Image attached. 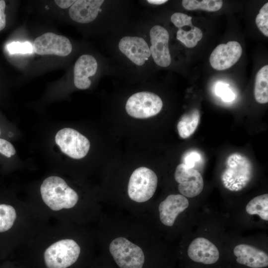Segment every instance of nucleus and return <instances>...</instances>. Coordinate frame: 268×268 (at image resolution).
<instances>
[{"label": "nucleus", "instance_id": "nucleus-8", "mask_svg": "<svg viewBox=\"0 0 268 268\" xmlns=\"http://www.w3.org/2000/svg\"><path fill=\"white\" fill-rule=\"evenodd\" d=\"M55 141L63 153L73 159L83 158L90 148L87 138L71 128L60 130L55 136Z\"/></svg>", "mask_w": 268, "mask_h": 268}, {"label": "nucleus", "instance_id": "nucleus-15", "mask_svg": "<svg viewBox=\"0 0 268 268\" xmlns=\"http://www.w3.org/2000/svg\"><path fill=\"white\" fill-rule=\"evenodd\" d=\"M188 255L193 261L206 265L216 263L219 257L217 247L202 237L197 238L191 242L188 249Z\"/></svg>", "mask_w": 268, "mask_h": 268}, {"label": "nucleus", "instance_id": "nucleus-22", "mask_svg": "<svg viewBox=\"0 0 268 268\" xmlns=\"http://www.w3.org/2000/svg\"><path fill=\"white\" fill-rule=\"evenodd\" d=\"M246 212L251 215L257 214L264 220H268V194L255 197L246 206Z\"/></svg>", "mask_w": 268, "mask_h": 268}, {"label": "nucleus", "instance_id": "nucleus-3", "mask_svg": "<svg viewBox=\"0 0 268 268\" xmlns=\"http://www.w3.org/2000/svg\"><path fill=\"white\" fill-rule=\"evenodd\" d=\"M79 201L78 194L64 179L50 176L42 181L37 196L27 202L49 221L70 223L75 218Z\"/></svg>", "mask_w": 268, "mask_h": 268}, {"label": "nucleus", "instance_id": "nucleus-29", "mask_svg": "<svg viewBox=\"0 0 268 268\" xmlns=\"http://www.w3.org/2000/svg\"><path fill=\"white\" fill-rule=\"evenodd\" d=\"M5 2L0 0V31L2 30L6 25L5 15L4 14Z\"/></svg>", "mask_w": 268, "mask_h": 268}, {"label": "nucleus", "instance_id": "nucleus-1", "mask_svg": "<svg viewBox=\"0 0 268 268\" xmlns=\"http://www.w3.org/2000/svg\"><path fill=\"white\" fill-rule=\"evenodd\" d=\"M49 222L27 202L0 197V258L24 248Z\"/></svg>", "mask_w": 268, "mask_h": 268}, {"label": "nucleus", "instance_id": "nucleus-17", "mask_svg": "<svg viewBox=\"0 0 268 268\" xmlns=\"http://www.w3.org/2000/svg\"><path fill=\"white\" fill-rule=\"evenodd\" d=\"M97 62L93 56L83 55L80 56L74 67V83L80 89H86L91 85L89 77L95 75L97 69Z\"/></svg>", "mask_w": 268, "mask_h": 268}, {"label": "nucleus", "instance_id": "nucleus-27", "mask_svg": "<svg viewBox=\"0 0 268 268\" xmlns=\"http://www.w3.org/2000/svg\"><path fill=\"white\" fill-rule=\"evenodd\" d=\"M15 149L13 145L7 140L0 138V153L10 158L15 153Z\"/></svg>", "mask_w": 268, "mask_h": 268}, {"label": "nucleus", "instance_id": "nucleus-14", "mask_svg": "<svg viewBox=\"0 0 268 268\" xmlns=\"http://www.w3.org/2000/svg\"><path fill=\"white\" fill-rule=\"evenodd\" d=\"M120 50L137 66L143 65L151 53L148 44L142 38L127 36L119 43Z\"/></svg>", "mask_w": 268, "mask_h": 268}, {"label": "nucleus", "instance_id": "nucleus-24", "mask_svg": "<svg viewBox=\"0 0 268 268\" xmlns=\"http://www.w3.org/2000/svg\"><path fill=\"white\" fill-rule=\"evenodd\" d=\"M256 23L261 32L268 37V2L260 10L256 18Z\"/></svg>", "mask_w": 268, "mask_h": 268}, {"label": "nucleus", "instance_id": "nucleus-13", "mask_svg": "<svg viewBox=\"0 0 268 268\" xmlns=\"http://www.w3.org/2000/svg\"><path fill=\"white\" fill-rule=\"evenodd\" d=\"M171 20L178 28L177 39L186 47L189 48L195 47L202 38L201 30L192 24L191 16L176 12L171 16Z\"/></svg>", "mask_w": 268, "mask_h": 268}, {"label": "nucleus", "instance_id": "nucleus-30", "mask_svg": "<svg viewBox=\"0 0 268 268\" xmlns=\"http://www.w3.org/2000/svg\"><path fill=\"white\" fill-rule=\"evenodd\" d=\"M75 1V0H55L56 4L62 8H67L71 6Z\"/></svg>", "mask_w": 268, "mask_h": 268}, {"label": "nucleus", "instance_id": "nucleus-7", "mask_svg": "<svg viewBox=\"0 0 268 268\" xmlns=\"http://www.w3.org/2000/svg\"><path fill=\"white\" fill-rule=\"evenodd\" d=\"M163 102L155 93L143 91L132 95L127 100L126 110L135 118L145 119L156 115L161 110Z\"/></svg>", "mask_w": 268, "mask_h": 268}, {"label": "nucleus", "instance_id": "nucleus-26", "mask_svg": "<svg viewBox=\"0 0 268 268\" xmlns=\"http://www.w3.org/2000/svg\"><path fill=\"white\" fill-rule=\"evenodd\" d=\"M216 94L225 102H230L235 98V95L227 85L222 82L218 83L215 87Z\"/></svg>", "mask_w": 268, "mask_h": 268}, {"label": "nucleus", "instance_id": "nucleus-18", "mask_svg": "<svg viewBox=\"0 0 268 268\" xmlns=\"http://www.w3.org/2000/svg\"><path fill=\"white\" fill-rule=\"evenodd\" d=\"M237 263L252 268H261L268 265V256L263 251L249 245L241 244L233 250Z\"/></svg>", "mask_w": 268, "mask_h": 268}, {"label": "nucleus", "instance_id": "nucleus-6", "mask_svg": "<svg viewBox=\"0 0 268 268\" xmlns=\"http://www.w3.org/2000/svg\"><path fill=\"white\" fill-rule=\"evenodd\" d=\"M109 251L120 268H142L144 255L142 249L124 237L114 239L109 246Z\"/></svg>", "mask_w": 268, "mask_h": 268}, {"label": "nucleus", "instance_id": "nucleus-32", "mask_svg": "<svg viewBox=\"0 0 268 268\" xmlns=\"http://www.w3.org/2000/svg\"></svg>", "mask_w": 268, "mask_h": 268}, {"label": "nucleus", "instance_id": "nucleus-19", "mask_svg": "<svg viewBox=\"0 0 268 268\" xmlns=\"http://www.w3.org/2000/svg\"><path fill=\"white\" fill-rule=\"evenodd\" d=\"M103 2L102 0H75L69 8V16L77 22L89 23L96 18Z\"/></svg>", "mask_w": 268, "mask_h": 268}, {"label": "nucleus", "instance_id": "nucleus-16", "mask_svg": "<svg viewBox=\"0 0 268 268\" xmlns=\"http://www.w3.org/2000/svg\"><path fill=\"white\" fill-rule=\"evenodd\" d=\"M189 204L188 199L182 195H169L159 205L161 222L168 226H173L177 216L185 210Z\"/></svg>", "mask_w": 268, "mask_h": 268}, {"label": "nucleus", "instance_id": "nucleus-4", "mask_svg": "<svg viewBox=\"0 0 268 268\" xmlns=\"http://www.w3.org/2000/svg\"><path fill=\"white\" fill-rule=\"evenodd\" d=\"M226 168L222 179L226 187L232 190H238L244 187L250 179L252 164L245 155L233 153L225 161Z\"/></svg>", "mask_w": 268, "mask_h": 268}, {"label": "nucleus", "instance_id": "nucleus-5", "mask_svg": "<svg viewBox=\"0 0 268 268\" xmlns=\"http://www.w3.org/2000/svg\"><path fill=\"white\" fill-rule=\"evenodd\" d=\"M158 178L154 171L145 167L136 169L131 175L128 187V193L133 201L143 202L154 195Z\"/></svg>", "mask_w": 268, "mask_h": 268}, {"label": "nucleus", "instance_id": "nucleus-25", "mask_svg": "<svg viewBox=\"0 0 268 268\" xmlns=\"http://www.w3.org/2000/svg\"><path fill=\"white\" fill-rule=\"evenodd\" d=\"M6 47L10 54H32L33 51L32 45L28 41L24 42H12L9 43Z\"/></svg>", "mask_w": 268, "mask_h": 268}, {"label": "nucleus", "instance_id": "nucleus-20", "mask_svg": "<svg viewBox=\"0 0 268 268\" xmlns=\"http://www.w3.org/2000/svg\"><path fill=\"white\" fill-rule=\"evenodd\" d=\"M200 120V113L197 109H194L183 115L177 124L178 132L180 137L187 138L192 135L198 127Z\"/></svg>", "mask_w": 268, "mask_h": 268}, {"label": "nucleus", "instance_id": "nucleus-28", "mask_svg": "<svg viewBox=\"0 0 268 268\" xmlns=\"http://www.w3.org/2000/svg\"><path fill=\"white\" fill-rule=\"evenodd\" d=\"M201 158L199 153L196 151H190L185 154L183 158L184 164L189 168H193L195 163L198 162Z\"/></svg>", "mask_w": 268, "mask_h": 268}, {"label": "nucleus", "instance_id": "nucleus-12", "mask_svg": "<svg viewBox=\"0 0 268 268\" xmlns=\"http://www.w3.org/2000/svg\"><path fill=\"white\" fill-rule=\"evenodd\" d=\"M150 37L151 45L149 49L154 61L160 67H168L171 64V59L167 30L161 26L155 25L150 30Z\"/></svg>", "mask_w": 268, "mask_h": 268}, {"label": "nucleus", "instance_id": "nucleus-2", "mask_svg": "<svg viewBox=\"0 0 268 268\" xmlns=\"http://www.w3.org/2000/svg\"><path fill=\"white\" fill-rule=\"evenodd\" d=\"M69 223L48 224L24 248L39 256L45 268H69L81 252Z\"/></svg>", "mask_w": 268, "mask_h": 268}, {"label": "nucleus", "instance_id": "nucleus-31", "mask_svg": "<svg viewBox=\"0 0 268 268\" xmlns=\"http://www.w3.org/2000/svg\"><path fill=\"white\" fill-rule=\"evenodd\" d=\"M166 0H148L147 2L152 4H161L166 2Z\"/></svg>", "mask_w": 268, "mask_h": 268}, {"label": "nucleus", "instance_id": "nucleus-11", "mask_svg": "<svg viewBox=\"0 0 268 268\" xmlns=\"http://www.w3.org/2000/svg\"><path fill=\"white\" fill-rule=\"evenodd\" d=\"M242 54L241 45L237 41H229L218 45L209 57L211 66L217 70H223L232 67Z\"/></svg>", "mask_w": 268, "mask_h": 268}, {"label": "nucleus", "instance_id": "nucleus-9", "mask_svg": "<svg viewBox=\"0 0 268 268\" xmlns=\"http://www.w3.org/2000/svg\"><path fill=\"white\" fill-rule=\"evenodd\" d=\"M33 47L34 52L40 55L65 57L72 51L71 44L67 38L52 32L45 33L36 38Z\"/></svg>", "mask_w": 268, "mask_h": 268}, {"label": "nucleus", "instance_id": "nucleus-10", "mask_svg": "<svg viewBox=\"0 0 268 268\" xmlns=\"http://www.w3.org/2000/svg\"><path fill=\"white\" fill-rule=\"evenodd\" d=\"M174 178L178 183V190L185 197L193 198L199 195L203 188V180L196 169L188 167L182 163L175 170Z\"/></svg>", "mask_w": 268, "mask_h": 268}, {"label": "nucleus", "instance_id": "nucleus-23", "mask_svg": "<svg viewBox=\"0 0 268 268\" xmlns=\"http://www.w3.org/2000/svg\"><path fill=\"white\" fill-rule=\"evenodd\" d=\"M182 3L187 10L201 9L209 12L218 11L223 5V1L220 0H183Z\"/></svg>", "mask_w": 268, "mask_h": 268}, {"label": "nucleus", "instance_id": "nucleus-21", "mask_svg": "<svg viewBox=\"0 0 268 268\" xmlns=\"http://www.w3.org/2000/svg\"><path fill=\"white\" fill-rule=\"evenodd\" d=\"M254 96L257 102H268V66L262 67L257 72L255 82Z\"/></svg>", "mask_w": 268, "mask_h": 268}]
</instances>
